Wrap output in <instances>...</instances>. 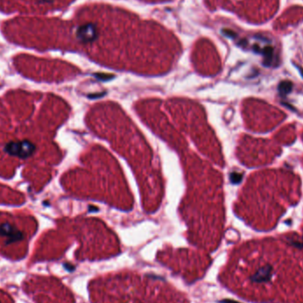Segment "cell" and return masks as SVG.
<instances>
[{
  "instance_id": "obj_6",
  "label": "cell",
  "mask_w": 303,
  "mask_h": 303,
  "mask_svg": "<svg viewBox=\"0 0 303 303\" xmlns=\"http://www.w3.org/2000/svg\"><path fill=\"white\" fill-rule=\"evenodd\" d=\"M278 91L281 95H286L290 93L293 89V84L290 81H283L278 84Z\"/></svg>"
},
{
  "instance_id": "obj_8",
  "label": "cell",
  "mask_w": 303,
  "mask_h": 303,
  "mask_svg": "<svg viewBox=\"0 0 303 303\" xmlns=\"http://www.w3.org/2000/svg\"><path fill=\"white\" fill-rule=\"evenodd\" d=\"M222 33H223V35L227 36V37H230V38H235L237 36V34L230 30H223Z\"/></svg>"
},
{
  "instance_id": "obj_10",
  "label": "cell",
  "mask_w": 303,
  "mask_h": 303,
  "mask_svg": "<svg viewBox=\"0 0 303 303\" xmlns=\"http://www.w3.org/2000/svg\"><path fill=\"white\" fill-rule=\"evenodd\" d=\"M253 51H254V52H256V53H261V52H262V48H261L258 45H253Z\"/></svg>"
},
{
  "instance_id": "obj_3",
  "label": "cell",
  "mask_w": 303,
  "mask_h": 303,
  "mask_svg": "<svg viewBox=\"0 0 303 303\" xmlns=\"http://www.w3.org/2000/svg\"><path fill=\"white\" fill-rule=\"evenodd\" d=\"M271 273H272V268L269 265H266L263 268H262L260 270H258L254 277L252 278L253 281L255 282H264L268 281L271 278Z\"/></svg>"
},
{
  "instance_id": "obj_1",
  "label": "cell",
  "mask_w": 303,
  "mask_h": 303,
  "mask_svg": "<svg viewBox=\"0 0 303 303\" xmlns=\"http://www.w3.org/2000/svg\"><path fill=\"white\" fill-rule=\"evenodd\" d=\"M5 151L7 154L20 158H27L33 154L35 151V145L30 141H20L11 142L6 144Z\"/></svg>"
},
{
  "instance_id": "obj_2",
  "label": "cell",
  "mask_w": 303,
  "mask_h": 303,
  "mask_svg": "<svg viewBox=\"0 0 303 303\" xmlns=\"http://www.w3.org/2000/svg\"><path fill=\"white\" fill-rule=\"evenodd\" d=\"M77 36L81 41L85 43L93 42L98 36L97 28L91 23L83 25L77 30Z\"/></svg>"
},
{
  "instance_id": "obj_4",
  "label": "cell",
  "mask_w": 303,
  "mask_h": 303,
  "mask_svg": "<svg viewBox=\"0 0 303 303\" xmlns=\"http://www.w3.org/2000/svg\"><path fill=\"white\" fill-rule=\"evenodd\" d=\"M0 235L6 236L12 239H19L20 238V233L15 230L9 224H4L0 226Z\"/></svg>"
},
{
  "instance_id": "obj_7",
  "label": "cell",
  "mask_w": 303,
  "mask_h": 303,
  "mask_svg": "<svg viewBox=\"0 0 303 303\" xmlns=\"http://www.w3.org/2000/svg\"><path fill=\"white\" fill-rule=\"evenodd\" d=\"M242 177H243L242 174H239L237 172H233L230 176V179L231 183H233V184H239L242 180Z\"/></svg>"
},
{
  "instance_id": "obj_11",
  "label": "cell",
  "mask_w": 303,
  "mask_h": 303,
  "mask_svg": "<svg viewBox=\"0 0 303 303\" xmlns=\"http://www.w3.org/2000/svg\"><path fill=\"white\" fill-rule=\"evenodd\" d=\"M299 68V70H300V72L301 73V75H302V76H303V70H302V69H300V68Z\"/></svg>"
},
{
  "instance_id": "obj_5",
  "label": "cell",
  "mask_w": 303,
  "mask_h": 303,
  "mask_svg": "<svg viewBox=\"0 0 303 303\" xmlns=\"http://www.w3.org/2000/svg\"><path fill=\"white\" fill-rule=\"evenodd\" d=\"M262 54L263 55L264 60L263 65L266 67H269L272 64L274 58V49L272 46H265L263 49H262Z\"/></svg>"
},
{
  "instance_id": "obj_9",
  "label": "cell",
  "mask_w": 303,
  "mask_h": 303,
  "mask_svg": "<svg viewBox=\"0 0 303 303\" xmlns=\"http://www.w3.org/2000/svg\"><path fill=\"white\" fill-rule=\"evenodd\" d=\"M96 77L99 78L100 80H108L110 78H113L114 76L113 75H106V74H96Z\"/></svg>"
}]
</instances>
